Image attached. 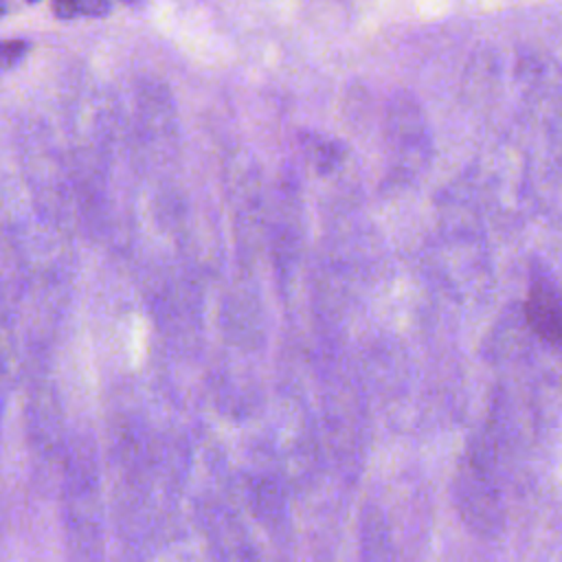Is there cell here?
I'll list each match as a JSON object with an SVG mask.
<instances>
[{
    "instance_id": "obj_1",
    "label": "cell",
    "mask_w": 562,
    "mask_h": 562,
    "mask_svg": "<svg viewBox=\"0 0 562 562\" xmlns=\"http://www.w3.org/2000/svg\"><path fill=\"white\" fill-rule=\"evenodd\" d=\"M66 525L79 562H90L99 544V485L94 461L81 448L66 465Z\"/></svg>"
},
{
    "instance_id": "obj_2",
    "label": "cell",
    "mask_w": 562,
    "mask_h": 562,
    "mask_svg": "<svg viewBox=\"0 0 562 562\" xmlns=\"http://www.w3.org/2000/svg\"><path fill=\"white\" fill-rule=\"evenodd\" d=\"M457 507L470 529L492 536L501 529V494L492 470V459L481 443H472L457 474Z\"/></svg>"
},
{
    "instance_id": "obj_3",
    "label": "cell",
    "mask_w": 562,
    "mask_h": 562,
    "mask_svg": "<svg viewBox=\"0 0 562 562\" xmlns=\"http://www.w3.org/2000/svg\"><path fill=\"white\" fill-rule=\"evenodd\" d=\"M529 327L551 345H562V292L549 279H536L527 294Z\"/></svg>"
},
{
    "instance_id": "obj_4",
    "label": "cell",
    "mask_w": 562,
    "mask_h": 562,
    "mask_svg": "<svg viewBox=\"0 0 562 562\" xmlns=\"http://www.w3.org/2000/svg\"><path fill=\"white\" fill-rule=\"evenodd\" d=\"M360 562H400L386 518L375 505H367L362 509Z\"/></svg>"
},
{
    "instance_id": "obj_5",
    "label": "cell",
    "mask_w": 562,
    "mask_h": 562,
    "mask_svg": "<svg viewBox=\"0 0 562 562\" xmlns=\"http://www.w3.org/2000/svg\"><path fill=\"white\" fill-rule=\"evenodd\" d=\"M53 13L61 20L75 18H101L110 13V0H50Z\"/></svg>"
},
{
    "instance_id": "obj_6",
    "label": "cell",
    "mask_w": 562,
    "mask_h": 562,
    "mask_svg": "<svg viewBox=\"0 0 562 562\" xmlns=\"http://www.w3.org/2000/svg\"><path fill=\"white\" fill-rule=\"evenodd\" d=\"M29 44L22 40H0V72L18 66Z\"/></svg>"
},
{
    "instance_id": "obj_7",
    "label": "cell",
    "mask_w": 562,
    "mask_h": 562,
    "mask_svg": "<svg viewBox=\"0 0 562 562\" xmlns=\"http://www.w3.org/2000/svg\"><path fill=\"white\" fill-rule=\"evenodd\" d=\"M2 13H4V4L0 2V15H2Z\"/></svg>"
},
{
    "instance_id": "obj_8",
    "label": "cell",
    "mask_w": 562,
    "mask_h": 562,
    "mask_svg": "<svg viewBox=\"0 0 562 562\" xmlns=\"http://www.w3.org/2000/svg\"><path fill=\"white\" fill-rule=\"evenodd\" d=\"M29 2H37V0H29Z\"/></svg>"
}]
</instances>
